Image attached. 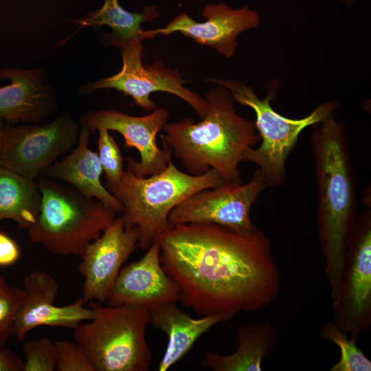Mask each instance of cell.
Segmentation results:
<instances>
[{
  "label": "cell",
  "mask_w": 371,
  "mask_h": 371,
  "mask_svg": "<svg viewBox=\"0 0 371 371\" xmlns=\"http://www.w3.org/2000/svg\"><path fill=\"white\" fill-rule=\"evenodd\" d=\"M160 260L180 286V302L201 316L254 312L270 304L280 277L271 244L215 223H186L157 238Z\"/></svg>",
  "instance_id": "cell-1"
},
{
  "label": "cell",
  "mask_w": 371,
  "mask_h": 371,
  "mask_svg": "<svg viewBox=\"0 0 371 371\" xmlns=\"http://www.w3.org/2000/svg\"><path fill=\"white\" fill-rule=\"evenodd\" d=\"M311 146L318 236L336 309L341 300L348 240L357 216L356 184L346 131L333 114L313 125Z\"/></svg>",
  "instance_id": "cell-2"
},
{
  "label": "cell",
  "mask_w": 371,
  "mask_h": 371,
  "mask_svg": "<svg viewBox=\"0 0 371 371\" xmlns=\"http://www.w3.org/2000/svg\"><path fill=\"white\" fill-rule=\"evenodd\" d=\"M204 98L207 111L199 122L184 118L164 125L163 146L192 175L214 169L225 182L242 183L238 166L243 155L260 142L255 123L236 112L232 93L222 86L212 89Z\"/></svg>",
  "instance_id": "cell-3"
},
{
  "label": "cell",
  "mask_w": 371,
  "mask_h": 371,
  "mask_svg": "<svg viewBox=\"0 0 371 371\" xmlns=\"http://www.w3.org/2000/svg\"><path fill=\"white\" fill-rule=\"evenodd\" d=\"M171 155L159 173L142 177L126 170L118 183H104L122 205L120 215L125 227H136L138 247L144 250L173 227L168 216L177 205L197 192L225 182L214 169L199 176L184 172L174 165Z\"/></svg>",
  "instance_id": "cell-4"
},
{
  "label": "cell",
  "mask_w": 371,
  "mask_h": 371,
  "mask_svg": "<svg viewBox=\"0 0 371 371\" xmlns=\"http://www.w3.org/2000/svg\"><path fill=\"white\" fill-rule=\"evenodd\" d=\"M39 214L27 229L30 240L56 255L80 256L115 219L116 212L67 183L38 177Z\"/></svg>",
  "instance_id": "cell-5"
},
{
  "label": "cell",
  "mask_w": 371,
  "mask_h": 371,
  "mask_svg": "<svg viewBox=\"0 0 371 371\" xmlns=\"http://www.w3.org/2000/svg\"><path fill=\"white\" fill-rule=\"evenodd\" d=\"M95 313L73 328L94 371H148L153 354L146 338L149 310L134 305L89 302Z\"/></svg>",
  "instance_id": "cell-6"
},
{
  "label": "cell",
  "mask_w": 371,
  "mask_h": 371,
  "mask_svg": "<svg viewBox=\"0 0 371 371\" xmlns=\"http://www.w3.org/2000/svg\"><path fill=\"white\" fill-rule=\"evenodd\" d=\"M227 89L234 102L251 108L256 114L255 126L260 137L258 148H248L243 160L259 167L267 188L282 186L286 178V161L297 142L300 133L306 127L322 122L338 107L335 100L317 106L308 115L301 119H291L274 111L271 102L278 92L276 81L268 85L265 98L260 99L251 87L234 80L208 79Z\"/></svg>",
  "instance_id": "cell-7"
},
{
  "label": "cell",
  "mask_w": 371,
  "mask_h": 371,
  "mask_svg": "<svg viewBox=\"0 0 371 371\" xmlns=\"http://www.w3.org/2000/svg\"><path fill=\"white\" fill-rule=\"evenodd\" d=\"M121 52L122 67L116 74L82 86L79 92L86 95L100 89H114L130 96L133 104L147 112L157 105L150 96L153 92H166L186 102L202 119L207 111L205 98L183 86L186 82L181 74L168 68L161 60L152 65H143L142 40L126 42L117 46Z\"/></svg>",
  "instance_id": "cell-8"
},
{
  "label": "cell",
  "mask_w": 371,
  "mask_h": 371,
  "mask_svg": "<svg viewBox=\"0 0 371 371\" xmlns=\"http://www.w3.org/2000/svg\"><path fill=\"white\" fill-rule=\"evenodd\" d=\"M80 128L68 113L46 124L5 125L0 166L36 180L77 144Z\"/></svg>",
  "instance_id": "cell-9"
},
{
  "label": "cell",
  "mask_w": 371,
  "mask_h": 371,
  "mask_svg": "<svg viewBox=\"0 0 371 371\" xmlns=\"http://www.w3.org/2000/svg\"><path fill=\"white\" fill-rule=\"evenodd\" d=\"M266 188L263 177L257 170L245 184L224 182L192 194L170 212L168 219L173 226L215 223L250 234L257 229L250 217L251 206Z\"/></svg>",
  "instance_id": "cell-10"
},
{
  "label": "cell",
  "mask_w": 371,
  "mask_h": 371,
  "mask_svg": "<svg viewBox=\"0 0 371 371\" xmlns=\"http://www.w3.org/2000/svg\"><path fill=\"white\" fill-rule=\"evenodd\" d=\"M168 115V111L163 107L144 116H133L115 110L89 111L81 115L80 122L90 132L105 128L120 133L124 138V147L135 148L139 153V161L127 157V170L144 177L159 173L168 165L172 152L165 146L159 148L156 136Z\"/></svg>",
  "instance_id": "cell-11"
},
{
  "label": "cell",
  "mask_w": 371,
  "mask_h": 371,
  "mask_svg": "<svg viewBox=\"0 0 371 371\" xmlns=\"http://www.w3.org/2000/svg\"><path fill=\"white\" fill-rule=\"evenodd\" d=\"M138 240L136 227L126 228L120 215L87 245L78 266L84 278L82 297L86 302H106L122 265L138 247Z\"/></svg>",
  "instance_id": "cell-12"
},
{
  "label": "cell",
  "mask_w": 371,
  "mask_h": 371,
  "mask_svg": "<svg viewBox=\"0 0 371 371\" xmlns=\"http://www.w3.org/2000/svg\"><path fill=\"white\" fill-rule=\"evenodd\" d=\"M202 16L205 21L196 22L182 12L166 27L147 32L150 38L157 34L168 36L179 32L195 43L210 47L229 58L236 52L238 35L260 25V14L256 10H250L248 6L233 9L225 2L205 5Z\"/></svg>",
  "instance_id": "cell-13"
},
{
  "label": "cell",
  "mask_w": 371,
  "mask_h": 371,
  "mask_svg": "<svg viewBox=\"0 0 371 371\" xmlns=\"http://www.w3.org/2000/svg\"><path fill=\"white\" fill-rule=\"evenodd\" d=\"M137 261L122 267L106 304H129L151 310L181 300L179 284L164 269L160 260V243L156 239Z\"/></svg>",
  "instance_id": "cell-14"
},
{
  "label": "cell",
  "mask_w": 371,
  "mask_h": 371,
  "mask_svg": "<svg viewBox=\"0 0 371 371\" xmlns=\"http://www.w3.org/2000/svg\"><path fill=\"white\" fill-rule=\"evenodd\" d=\"M25 296L14 323V335L21 342L27 333L41 326L74 328L80 323L93 319L95 311L85 307L81 297L65 306L55 305L58 285L49 274L34 271L24 281Z\"/></svg>",
  "instance_id": "cell-15"
},
{
  "label": "cell",
  "mask_w": 371,
  "mask_h": 371,
  "mask_svg": "<svg viewBox=\"0 0 371 371\" xmlns=\"http://www.w3.org/2000/svg\"><path fill=\"white\" fill-rule=\"evenodd\" d=\"M0 78L10 84L0 87V119L9 124H39L57 109L52 87L44 82L40 69H0Z\"/></svg>",
  "instance_id": "cell-16"
},
{
  "label": "cell",
  "mask_w": 371,
  "mask_h": 371,
  "mask_svg": "<svg viewBox=\"0 0 371 371\" xmlns=\"http://www.w3.org/2000/svg\"><path fill=\"white\" fill-rule=\"evenodd\" d=\"M89 130L81 126L76 146L60 160L45 168L39 177L65 181L120 214L122 203L101 182L103 170L98 153L89 148Z\"/></svg>",
  "instance_id": "cell-17"
},
{
  "label": "cell",
  "mask_w": 371,
  "mask_h": 371,
  "mask_svg": "<svg viewBox=\"0 0 371 371\" xmlns=\"http://www.w3.org/2000/svg\"><path fill=\"white\" fill-rule=\"evenodd\" d=\"M236 315L223 313L196 319L181 311L175 303H168L149 311V324L167 335V348L159 366L166 371L192 348L212 326L232 319Z\"/></svg>",
  "instance_id": "cell-18"
},
{
  "label": "cell",
  "mask_w": 371,
  "mask_h": 371,
  "mask_svg": "<svg viewBox=\"0 0 371 371\" xmlns=\"http://www.w3.org/2000/svg\"><path fill=\"white\" fill-rule=\"evenodd\" d=\"M347 249L352 260L346 291V311L354 326L364 319L371 296V214L357 216L349 234Z\"/></svg>",
  "instance_id": "cell-19"
},
{
  "label": "cell",
  "mask_w": 371,
  "mask_h": 371,
  "mask_svg": "<svg viewBox=\"0 0 371 371\" xmlns=\"http://www.w3.org/2000/svg\"><path fill=\"white\" fill-rule=\"evenodd\" d=\"M276 335L269 324L250 323L236 333V350L228 355L207 351L201 366L214 371H260L275 346Z\"/></svg>",
  "instance_id": "cell-20"
},
{
  "label": "cell",
  "mask_w": 371,
  "mask_h": 371,
  "mask_svg": "<svg viewBox=\"0 0 371 371\" xmlns=\"http://www.w3.org/2000/svg\"><path fill=\"white\" fill-rule=\"evenodd\" d=\"M41 204L36 180L0 166V221L11 220L27 230L36 222Z\"/></svg>",
  "instance_id": "cell-21"
},
{
  "label": "cell",
  "mask_w": 371,
  "mask_h": 371,
  "mask_svg": "<svg viewBox=\"0 0 371 371\" xmlns=\"http://www.w3.org/2000/svg\"><path fill=\"white\" fill-rule=\"evenodd\" d=\"M158 16L155 7L144 8L142 13H133L122 8L117 0H104L100 9L73 21L82 26L95 28L102 25L110 27L112 33L109 36V43L117 47L126 42L149 39L142 24L152 21Z\"/></svg>",
  "instance_id": "cell-22"
},
{
  "label": "cell",
  "mask_w": 371,
  "mask_h": 371,
  "mask_svg": "<svg viewBox=\"0 0 371 371\" xmlns=\"http://www.w3.org/2000/svg\"><path fill=\"white\" fill-rule=\"evenodd\" d=\"M324 338L336 344L340 349L339 361L330 371H370L371 361L359 349L354 340L348 339L337 325L328 323L322 330Z\"/></svg>",
  "instance_id": "cell-23"
},
{
  "label": "cell",
  "mask_w": 371,
  "mask_h": 371,
  "mask_svg": "<svg viewBox=\"0 0 371 371\" xmlns=\"http://www.w3.org/2000/svg\"><path fill=\"white\" fill-rule=\"evenodd\" d=\"M98 131V155L100 161L106 182L118 183L124 172V161L119 146L109 134V130L100 128Z\"/></svg>",
  "instance_id": "cell-24"
},
{
  "label": "cell",
  "mask_w": 371,
  "mask_h": 371,
  "mask_svg": "<svg viewBox=\"0 0 371 371\" xmlns=\"http://www.w3.org/2000/svg\"><path fill=\"white\" fill-rule=\"evenodd\" d=\"M25 356L23 371L56 370L54 341L44 337L25 342L23 346Z\"/></svg>",
  "instance_id": "cell-25"
},
{
  "label": "cell",
  "mask_w": 371,
  "mask_h": 371,
  "mask_svg": "<svg viewBox=\"0 0 371 371\" xmlns=\"http://www.w3.org/2000/svg\"><path fill=\"white\" fill-rule=\"evenodd\" d=\"M25 296L24 289L8 287L0 291V346H4L10 335H14L15 319Z\"/></svg>",
  "instance_id": "cell-26"
},
{
  "label": "cell",
  "mask_w": 371,
  "mask_h": 371,
  "mask_svg": "<svg viewBox=\"0 0 371 371\" xmlns=\"http://www.w3.org/2000/svg\"><path fill=\"white\" fill-rule=\"evenodd\" d=\"M56 370L94 371L84 348L78 343L65 339L54 341Z\"/></svg>",
  "instance_id": "cell-27"
},
{
  "label": "cell",
  "mask_w": 371,
  "mask_h": 371,
  "mask_svg": "<svg viewBox=\"0 0 371 371\" xmlns=\"http://www.w3.org/2000/svg\"><path fill=\"white\" fill-rule=\"evenodd\" d=\"M21 254L20 248L9 235L0 231V267L15 263Z\"/></svg>",
  "instance_id": "cell-28"
},
{
  "label": "cell",
  "mask_w": 371,
  "mask_h": 371,
  "mask_svg": "<svg viewBox=\"0 0 371 371\" xmlns=\"http://www.w3.org/2000/svg\"><path fill=\"white\" fill-rule=\"evenodd\" d=\"M24 361L13 351L0 346V371H23Z\"/></svg>",
  "instance_id": "cell-29"
},
{
  "label": "cell",
  "mask_w": 371,
  "mask_h": 371,
  "mask_svg": "<svg viewBox=\"0 0 371 371\" xmlns=\"http://www.w3.org/2000/svg\"><path fill=\"white\" fill-rule=\"evenodd\" d=\"M5 125V124H4V121L0 119V164H1V155H2Z\"/></svg>",
  "instance_id": "cell-30"
},
{
  "label": "cell",
  "mask_w": 371,
  "mask_h": 371,
  "mask_svg": "<svg viewBox=\"0 0 371 371\" xmlns=\"http://www.w3.org/2000/svg\"><path fill=\"white\" fill-rule=\"evenodd\" d=\"M8 287V285L5 282L4 279L0 276V291L5 290Z\"/></svg>",
  "instance_id": "cell-31"
},
{
  "label": "cell",
  "mask_w": 371,
  "mask_h": 371,
  "mask_svg": "<svg viewBox=\"0 0 371 371\" xmlns=\"http://www.w3.org/2000/svg\"><path fill=\"white\" fill-rule=\"evenodd\" d=\"M340 1L344 2L346 4H348V5H352L357 1V0H340Z\"/></svg>",
  "instance_id": "cell-32"
}]
</instances>
